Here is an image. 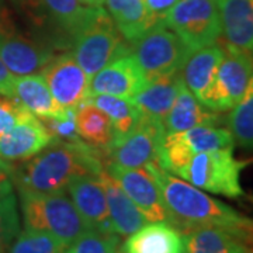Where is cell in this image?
Masks as SVG:
<instances>
[{
	"label": "cell",
	"mask_w": 253,
	"mask_h": 253,
	"mask_svg": "<svg viewBox=\"0 0 253 253\" xmlns=\"http://www.w3.org/2000/svg\"><path fill=\"white\" fill-rule=\"evenodd\" d=\"M18 197L24 228L27 229L48 232L66 245H71L87 231L83 218L66 191L36 193L18 190Z\"/></svg>",
	"instance_id": "cell-5"
},
{
	"label": "cell",
	"mask_w": 253,
	"mask_h": 253,
	"mask_svg": "<svg viewBox=\"0 0 253 253\" xmlns=\"http://www.w3.org/2000/svg\"><path fill=\"white\" fill-rule=\"evenodd\" d=\"M66 191L71 194V200L83 218L87 229L114 232L110 219L106 191L99 174H83L73 177L69 181Z\"/></svg>",
	"instance_id": "cell-16"
},
{
	"label": "cell",
	"mask_w": 253,
	"mask_h": 253,
	"mask_svg": "<svg viewBox=\"0 0 253 253\" xmlns=\"http://www.w3.org/2000/svg\"><path fill=\"white\" fill-rule=\"evenodd\" d=\"M76 129L83 142L107 155L114 139L113 126L110 118L90 100H84L76 109Z\"/></svg>",
	"instance_id": "cell-27"
},
{
	"label": "cell",
	"mask_w": 253,
	"mask_h": 253,
	"mask_svg": "<svg viewBox=\"0 0 253 253\" xmlns=\"http://www.w3.org/2000/svg\"><path fill=\"white\" fill-rule=\"evenodd\" d=\"M104 169L118 181L121 189L132 200L148 222L168 221L159 186L146 166L123 168L116 163L107 162Z\"/></svg>",
	"instance_id": "cell-14"
},
{
	"label": "cell",
	"mask_w": 253,
	"mask_h": 253,
	"mask_svg": "<svg viewBox=\"0 0 253 253\" xmlns=\"http://www.w3.org/2000/svg\"><path fill=\"white\" fill-rule=\"evenodd\" d=\"M91 94L131 99L146 84V78L132 54H126L100 69L90 78Z\"/></svg>",
	"instance_id": "cell-17"
},
{
	"label": "cell",
	"mask_w": 253,
	"mask_h": 253,
	"mask_svg": "<svg viewBox=\"0 0 253 253\" xmlns=\"http://www.w3.org/2000/svg\"><path fill=\"white\" fill-rule=\"evenodd\" d=\"M54 142L44 123L28 111L9 131L0 134V158L7 162L26 161Z\"/></svg>",
	"instance_id": "cell-15"
},
{
	"label": "cell",
	"mask_w": 253,
	"mask_h": 253,
	"mask_svg": "<svg viewBox=\"0 0 253 253\" xmlns=\"http://www.w3.org/2000/svg\"><path fill=\"white\" fill-rule=\"evenodd\" d=\"M107 155L89 144L78 141H56L33 158L23 161L13 169V183L17 190L36 193L66 191L76 176L100 174Z\"/></svg>",
	"instance_id": "cell-2"
},
{
	"label": "cell",
	"mask_w": 253,
	"mask_h": 253,
	"mask_svg": "<svg viewBox=\"0 0 253 253\" xmlns=\"http://www.w3.org/2000/svg\"><path fill=\"white\" fill-rule=\"evenodd\" d=\"M31 34L54 51H69L73 37L90 13L82 0H11Z\"/></svg>",
	"instance_id": "cell-3"
},
{
	"label": "cell",
	"mask_w": 253,
	"mask_h": 253,
	"mask_svg": "<svg viewBox=\"0 0 253 253\" xmlns=\"http://www.w3.org/2000/svg\"><path fill=\"white\" fill-rule=\"evenodd\" d=\"M129 45L131 54L141 66L146 81L180 72L191 55L189 46L163 20L129 42Z\"/></svg>",
	"instance_id": "cell-7"
},
{
	"label": "cell",
	"mask_w": 253,
	"mask_h": 253,
	"mask_svg": "<svg viewBox=\"0 0 253 253\" xmlns=\"http://www.w3.org/2000/svg\"><path fill=\"white\" fill-rule=\"evenodd\" d=\"M163 23L180 37L194 52L217 44L221 38V17L217 0H179Z\"/></svg>",
	"instance_id": "cell-8"
},
{
	"label": "cell",
	"mask_w": 253,
	"mask_h": 253,
	"mask_svg": "<svg viewBox=\"0 0 253 253\" xmlns=\"http://www.w3.org/2000/svg\"><path fill=\"white\" fill-rule=\"evenodd\" d=\"M55 54L51 46L21 31L9 10H0V59L13 76L41 72Z\"/></svg>",
	"instance_id": "cell-10"
},
{
	"label": "cell",
	"mask_w": 253,
	"mask_h": 253,
	"mask_svg": "<svg viewBox=\"0 0 253 253\" xmlns=\"http://www.w3.org/2000/svg\"><path fill=\"white\" fill-rule=\"evenodd\" d=\"M41 75L54 99L65 109H78L90 96V76L69 51L55 54Z\"/></svg>",
	"instance_id": "cell-13"
},
{
	"label": "cell",
	"mask_w": 253,
	"mask_h": 253,
	"mask_svg": "<svg viewBox=\"0 0 253 253\" xmlns=\"http://www.w3.org/2000/svg\"><path fill=\"white\" fill-rule=\"evenodd\" d=\"M248 162L234 158V149H215L193 155L176 176L197 189L229 199L244 196L241 172Z\"/></svg>",
	"instance_id": "cell-6"
},
{
	"label": "cell",
	"mask_w": 253,
	"mask_h": 253,
	"mask_svg": "<svg viewBox=\"0 0 253 253\" xmlns=\"http://www.w3.org/2000/svg\"><path fill=\"white\" fill-rule=\"evenodd\" d=\"M144 1L149 14L154 17L155 21L159 23L179 0H144Z\"/></svg>",
	"instance_id": "cell-35"
},
{
	"label": "cell",
	"mask_w": 253,
	"mask_h": 253,
	"mask_svg": "<svg viewBox=\"0 0 253 253\" xmlns=\"http://www.w3.org/2000/svg\"><path fill=\"white\" fill-rule=\"evenodd\" d=\"M52 135L54 141H78L81 139L76 129V109H63L54 117L41 120Z\"/></svg>",
	"instance_id": "cell-33"
},
{
	"label": "cell",
	"mask_w": 253,
	"mask_h": 253,
	"mask_svg": "<svg viewBox=\"0 0 253 253\" xmlns=\"http://www.w3.org/2000/svg\"><path fill=\"white\" fill-rule=\"evenodd\" d=\"M82 3L86 6H91V7H100L104 4V0H82Z\"/></svg>",
	"instance_id": "cell-38"
},
{
	"label": "cell",
	"mask_w": 253,
	"mask_h": 253,
	"mask_svg": "<svg viewBox=\"0 0 253 253\" xmlns=\"http://www.w3.org/2000/svg\"><path fill=\"white\" fill-rule=\"evenodd\" d=\"M116 253H129V252H128L126 248H124V245H120V246H118V249L116 251Z\"/></svg>",
	"instance_id": "cell-39"
},
{
	"label": "cell",
	"mask_w": 253,
	"mask_h": 253,
	"mask_svg": "<svg viewBox=\"0 0 253 253\" xmlns=\"http://www.w3.org/2000/svg\"><path fill=\"white\" fill-rule=\"evenodd\" d=\"M20 234V218L14 193L0 199V253H9L10 248Z\"/></svg>",
	"instance_id": "cell-32"
},
{
	"label": "cell",
	"mask_w": 253,
	"mask_h": 253,
	"mask_svg": "<svg viewBox=\"0 0 253 253\" xmlns=\"http://www.w3.org/2000/svg\"><path fill=\"white\" fill-rule=\"evenodd\" d=\"M235 141L228 128L217 126H199L190 129L165 134L158 156V165L172 174H177L199 152L215 149H234Z\"/></svg>",
	"instance_id": "cell-9"
},
{
	"label": "cell",
	"mask_w": 253,
	"mask_h": 253,
	"mask_svg": "<svg viewBox=\"0 0 253 253\" xmlns=\"http://www.w3.org/2000/svg\"><path fill=\"white\" fill-rule=\"evenodd\" d=\"M181 235L183 253H253V248L221 228H193Z\"/></svg>",
	"instance_id": "cell-25"
},
{
	"label": "cell",
	"mask_w": 253,
	"mask_h": 253,
	"mask_svg": "<svg viewBox=\"0 0 253 253\" xmlns=\"http://www.w3.org/2000/svg\"><path fill=\"white\" fill-rule=\"evenodd\" d=\"M225 46L253 54V0H217Z\"/></svg>",
	"instance_id": "cell-18"
},
{
	"label": "cell",
	"mask_w": 253,
	"mask_h": 253,
	"mask_svg": "<svg viewBox=\"0 0 253 253\" xmlns=\"http://www.w3.org/2000/svg\"><path fill=\"white\" fill-rule=\"evenodd\" d=\"M13 169L11 163L0 158V199L13 191Z\"/></svg>",
	"instance_id": "cell-36"
},
{
	"label": "cell",
	"mask_w": 253,
	"mask_h": 253,
	"mask_svg": "<svg viewBox=\"0 0 253 253\" xmlns=\"http://www.w3.org/2000/svg\"><path fill=\"white\" fill-rule=\"evenodd\" d=\"M87 100H90L94 106H97L110 118L114 139L128 134L142 117L131 99H123L109 94H91Z\"/></svg>",
	"instance_id": "cell-28"
},
{
	"label": "cell",
	"mask_w": 253,
	"mask_h": 253,
	"mask_svg": "<svg viewBox=\"0 0 253 253\" xmlns=\"http://www.w3.org/2000/svg\"><path fill=\"white\" fill-rule=\"evenodd\" d=\"M120 246V235L116 232H101L87 229L72 244L68 245L63 253H116Z\"/></svg>",
	"instance_id": "cell-31"
},
{
	"label": "cell",
	"mask_w": 253,
	"mask_h": 253,
	"mask_svg": "<svg viewBox=\"0 0 253 253\" xmlns=\"http://www.w3.org/2000/svg\"><path fill=\"white\" fill-rule=\"evenodd\" d=\"M27 113L28 110L21 106L17 100L0 93V134L9 131Z\"/></svg>",
	"instance_id": "cell-34"
},
{
	"label": "cell",
	"mask_w": 253,
	"mask_h": 253,
	"mask_svg": "<svg viewBox=\"0 0 253 253\" xmlns=\"http://www.w3.org/2000/svg\"><path fill=\"white\" fill-rule=\"evenodd\" d=\"M225 55L218 66L201 104L215 113L232 110L242 99L253 75V56L225 46Z\"/></svg>",
	"instance_id": "cell-11"
},
{
	"label": "cell",
	"mask_w": 253,
	"mask_h": 253,
	"mask_svg": "<svg viewBox=\"0 0 253 253\" xmlns=\"http://www.w3.org/2000/svg\"><path fill=\"white\" fill-rule=\"evenodd\" d=\"M99 177L106 191L113 231L117 235L129 236L145 224H148V219L144 217V214L136 208L132 200L121 189L118 181L106 169L100 173Z\"/></svg>",
	"instance_id": "cell-20"
},
{
	"label": "cell",
	"mask_w": 253,
	"mask_h": 253,
	"mask_svg": "<svg viewBox=\"0 0 253 253\" xmlns=\"http://www.w3.org/2000/svg\"><path fill=\"white\" fill-rule=\"evenodd\" d=\"M107 13L128 42L146 33L158 21L149 14L144 0H104Z\"/></svg>",
	"instance_id": "cell-26"
},
{
	"label": "cell",
	"mask_w": 253,
	"mask_h": 253,
	"mask_svg": "<svg viewBox=\"0 0 253 253\" xmlns=\"http://www.w3.org/2000/svg\"><path fill=\"white\" fill-rule=\"evenodd\" d=\"M224 55L225 49L214 44L191 52L184 63L181 69L183 82L200 103L214 81Z\"/></svg>",
	"instance_id": "cell-23"
},
{
	"label": "cell",
	"mask_w": 253,
	"mask_h": 253,
	"mask_svg": "<svg viewBox=\"0 0 253 253\" xmlns=\"http://www.w3.org/2000/svg\"><path fill=\"white\" fill-rule=\"evenodd\" d=\"M69 52L91 78L106 65L131 54V45L121 36L107 10L100 6L91 7L87 18L73 37Z\"/></svg>",
	"instance_id": "cell-4"
},
{
	"label": "cell",
	"mask_w": 253,
	"mask_h": 253,
	"mask_svg": "<svg viewBox=\"0 0 253 253\" xmlns=\"http://www.w3.org/2000/svg\"><path fill=\"white\" fill-rule=\"evenodd\" d=\"M145 166L159 186L168 222L181 234L193 228L214 226L225 229L253 248V219L208 196L189 181L176 177L158 162H149Z\"/></svg>",
	"instance_id": "cell-1"
},
{
	"label": "cell",
	"mask_w": 253,
	"mask_h": 253,
	"mask_svg": "<svg viewBox=\"0 0 253 253\" xmlns=\"http://www.w3.org/2000/svg\"><path fill=\"white\" fill-rule=\"evenodd\" d=\"M224 118L204 107L183 83L172 109L163 120L165 134H174L199 126H217Z\"/></svg>",
	"instance_id": "cell-21"
},
{
	"label": "cell",
	"mask_w": 253,
	"mask_h": 253,
	"mask_svg": "<svg viewBox=\"0 0 253 253\" xmlns=\"http://www.w3.org/2000/svg\"><path fill=\"white\" fill-rule=\"evenodd\" d=\"M11 96L40 120L54 117L65 109L54 99L44 76L37 73L14 76Z\"/></svg>",
	"instance_id": "cell-24"
},
{
	"label": "cell",
	"mask_w": 253,
	"mask_h": 253,
	"mask_svg": "<svg viewBox=\"0 0 253 253\" xmlns=\"http://www.w3.org/2000/svg\"><path fill=\"white\" fill-rule=\"evenodd\" d=\"M129 253H183V235L168 221L145 224L126 238Z\"/></svg>",
	"instance_id": "cell-22"
},
{
	"label": "cell",
	"mask_w": 253,
	"mask_h": 253,
	"mask_svg": "<svg viewBox=\"0 0 253 253\" xmlns=\"http://www.w3.org/2000/svg\"><path fill=\"white\" fill-rule=\"evenodd\" d=\"M183 83L181 71L155 78L146 82L144 87L131 97V101L139 110L142 117L163 124V120L172 109Z\"/></svg>",
	"instance_id": "cell-19"
},
{
	"label": "cell",
	"mask_w": 253,
	"mask_h": 253,
	"mask_svg": "<svg viewBox=\"0 0 253 253\" xmlns=\"http://www.w3.org/2000/svg\"><path fill=\"white\" fill-rule=\"evenodd\" d=\"M68 245L48 232L24 228L13 242L9 253H63Z\"/></svg>",
	"instance_id": "cell-30"
},
{
	"label": "cell",
	"mask_w": 253,
	"mask_h": 253,
	"mask_svg": "<svg viewBox=\"0 0 253 253\" xmlns=\"http://www.w3.org/2000/svg\"><path fill=\"white\" fill-rule=\"evenodd\" d=\"M226 124L235 144L253 151V75L242 99L231 110Z\"/></svg>",
	"instance_id": "cell-29"
},
{
	"label": "cell",
	"mask_w": 253,
	"mask_h": 253,
	"mask_svg": "<svg viewBox=\"0 0 253 253\" xmlns=\"http://www.w3.org/2000/svg\"><path fill=\"white\" fill-rule=\"evenodd\" d=\"M163 135V124L141 117L139 123L128 134L111 142L107 162L123 168H142L146 163L156 162Z\"/></svg>",
	"instance_id": "cell-12"
},
{
	"label": "cell",
	"mask_w": 253,
	"mask_h": 253,
	"mask_svg": "<svg viewBox=\"0 0 253 253\" xmlns=\"http://www.w3.org/2000/svg\"><path fill=\"white\" fill-rule=\"evenodd\" d=\"M13 79L14 76L10 73V71L6 68V65L0 59V93L6 94V96H11L13 93Z\"/></svg>",
	"instance_id": "cell-37"
}]
</instances>
